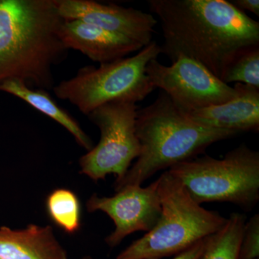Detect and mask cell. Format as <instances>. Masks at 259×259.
I'll return each mask as SVG.
<instances>
[{"instance_id": "cell-1", "label": "cell", "mask_w": 259, "mask_h": 259, "mask_svg": "<svg viewBox=\"0 0 259 259\" xmlns=\"http://www.w3.org/2000/svg\"><path fill=\"white\" fill-rule=\"evenodd\" d=\"M159 19L161 54L184 56L221 79L242 48L259 44V23L226 0H148Z\"/></svg>"}, {"instance_id": "cell-2", "label": "cell", "mask_w": 259, "mask_h": 259, "mask_svg": "<svg viewBox=\"0 0 259 259\" xmlns=\"http://www.w3.org/2000/svg\"><path fill=\"white\" fill-rule=\"evenodd\" d=\"M64 20L55 0H0V83L53 90V68L69 51L59 35Z\"/></svg>"}, {"instance_id": "cell-3", "label": "cell", "mask_w": 259, "mask_h": 259, "mask_svg": "<svg viewBox=\"0 0 259 259\" xmlns=\"http://www.w3.org/2000/svg\"><path fill=\"white\" fill-rule=\"evenodd\" d=\"M136 132L139 157L125 176L115 182V192L141 186L158 171L198 157L211 145L238 134L195 123L162 91L153 103L138 110Z\"/></svg>"}, {"instance_id": "cell-4", "label": "cell", "mask_w": 259, "mask_h": 259, "mask_svg": "<svg viewBox=\"0 0 259 259\" xmlns=\"http://www.w3.org/2000/svg\"><path fill=\"white\" fill-rule=\"evenodd\" d=\"M158 180L161 217L151 231L133 242L115 259L175 256L217 233L226 224V218L197 203L167 170Z\"/></svg>"}, {"instance_id": "cell-5", "label": "cell", "mask_w": 259, "mask_h": 259, "mask_svg": "<svg viewBox=\"0 0 259 259\" xmlns=\"http://www.w3.org/2000/svg\"><path fill=\"white\" fill-rule=\"evenodd\" d=\"M167 171L200 205L229 202L249 212L259 201V153L245 144L221 159L205 155L182 162Z\"/></svg>"}, {"instance_id": "cell-6", "label": "cell", "mask_w": 259, "mask_h": 259, "mask_svg": "<svg viewBox=\"0 0 259 259\" xmlns=\"http://www.w3.org/2000/svg\"><path fill=\"white\" fill-rule=\"evenodd\" d=\"M161 54L160 45L152 40L136 55L81 68L75 76L55 84L56 97L74 105L88 116L110 102L142 101L156 89L146 74V66Z\"/></svg>"}, {"instance_id": "cell-7", "label": "cell", "mask_w": 259, "mask_h": 259, "mask_svg": "<svg viewBox=\"0 0 259 259\" xmlns=\"http://www.w3.org/2000/svg\"><path fill=\"white\" fill-rule=\"evenodd\" d=\"M137 104L117 101L97 107L88 117L100 131L98 144L79 160L80 173L95 182L114 175L125 176L141 147L136 136Z\"/></svg>"}, {"instance_id": "cell-8", "label": "cell", "mask_w": 259, "mask_h": 259, "mask_svg": "<svg viewBox=\"0 0 259 259\" xmlns=\"http://www.w3.org/2000/svg\"><path fill=\"white\" fill-rule=\"evenodd\" d=\"M171 66L153 59L146 74L155 89H161L184 112L221 105L236 98L238 91L216 77L202 64L180 56Z\"/></svg>"}, {"instance_id": "cell-9", "label": "cell", "mask_w": 259, "mask_h": 259, "mask_svg": "<svg viewBox=\"0 0 259 259\" xmlns=\"http://www.w3.org/2000/svg\"><path fill=\"white\" fill-rule=\"evenodd\" d=\"M158 179L148 187L131 185L116 192L112 197L93 194L87 202L88 212H102L115 224V230L105 238L115 248L135 232L151 231L161 217V205Z\"/></svg>"}, {"instance_id": "cell-10", "label": "cell", "mask_w": 259, "mask_h": 259, "mask_svg": "<svg viewBox=\"0 0 259 259\" xmlns=\"http://www.w3.org/2000/svg\"><path fill=\"white\" fill-rule=\"evenodd\" d=\"M64 20H78L122 35L145 47L152 41L157 20L133 8L93 0H55Z\"/></svg>"}, {"instance_id": "cell-11", "label": "cell", "mask_w": 259, "mask_h": 259, "mask_svg": "<svg viewBox=\"0 0 259 259\" xmlns=\"http://www.w3.org/2000/svg\"><path fill=\"white\" fill-rule=\"evenodd\" d=\"M59 35L68 50L79 51L100 64L125 58L144 48L127 37L81 20H64Z\"/></svg>"}, {"instance_id": "cell-12", "label": "cell", "mask_w": 259, "mask_h": 259, "mask_svg": "<svg viewBox=\"0 0 259 259\" xmlns=\"http://www.w3.org/2000/svg\"><path fill=\"white\" fill-rule=\"evenodd\" d=\"M236 98L221 105L199 109L186 115L195 123L209 128L234 131L238 134L259 130V88L236 83Z\"/></svg>"}, {"instance_id": "cell-13", "label": "cell", "mask_w": 259, "mask_h": 259, "mask_svg": "<svg viewBox=\"0 0 259 259\" xmlns=\"http://www.w3.org/2000/svg\"><path fill=\"white\" fill-rule=\"evenodd\" d=\"M0 259H68L50 226L0 228Z\"/></svg>"}, {"instance_id": "cell-14", "label": "cell", "mask_w": 259, "mask_h": 259, "mask_svg": "<svg viewBox=\"0 0 259 259\" xmlns=\"http://www.w3.org/2000/svg\"><path fill=\"white\" fill-rule=\"evenodd\" d=\"M0 91L18 97L37 111L56 121L74 137L76 142L83 149L88 151L93 148V141L81 128L79 122L59 106L47 90L30 88L20 80L8 79L0 83Z\"/></svg>"}, {"instance_id": "cell-15", "label": "cell", "mask_w": 259, "mask_h": 259, "mask_svg": "<svg viewBox=\"0 0 259 259\" xmlns=\"http://www.w3.org/2000/svg\"><path fill=\"white\" fill-rule=\"evenodd\" d=\"M246 216L233 212L225 226L206 239L203 253L199 259H240L243 228Z\"/></svg>"}, {"instance_id": "cell-16", "label": "cell", "mask_w": 259, "mask_h": 259, "mask_svg": "<svg viewBox=\"0 0 259 259\" xmlns=\"http://www.w3.org/2000/svg\"><path fill=\"white\" fill-rule=\"evenodd\" d=\"M48 214L56 226L69 234H74L81 226L79 198L68 189L53 191L47 199Z\"/></svg>"}, {"instance_id": "cell-17", "label": "cell", "mask_w": 259, "mask_h": 259, "mask_svg": "<svg viewBox=\"0 0 259 259\" xmlns=\"http://www.w3.org/2000/svg\"><path fill=\"white\" fill-rule=\"evenodd\" d=\"M221 81L241 83L259 88V44L242 48L226 66Z\"/></svg>"}, {"instance_id": "cell-18", "label": "cell", "mask_w": 259, "mask_h": 259, "mask_svg": "<svg viewBox=\"0 0 259 259\" xmlns=\"http://www.w3.org/2000/svg\"><path fill=\"white\" fill-rule=\"evenodd\" d=\"M240 259L259 258V214H255L246 221L243 228Z\"/></svg>"}, {"instance_id": "cell-19", "label": "cell", "mask_w": 259, "mask_h": 259, "mask_svg": "<svg viewBox=\"0 0 259 259\" xmlns=\"http://www.w3.org/2000/svg\"><path fill=\"white\" fill-rule=\"evenodd\" d=\"M202 240L196 243L193 246L191 247L185 251L182 252L180 254L175 255L171 259H199L203 253L204 247H205L206 239ZM83 259H93L90 257H85Z\"/></svg>"}, {"instance_id": "cell-20", "label": "cell", "mask_w": 259, "mask_h": 259, "mask_svg": "<svg viewBox=\"0 0 259 259\" xmlns=\"http://www.w3.org/2000/svg\"><path fill=\"white\" fill-rule=\"evenodd\" d=\"M231 3L242 12H250L259 16L258 0H234Z\"/></svg>"}, {"instance_id": "cell-21", "label": "cell", "mask_w": 259, "mask_h": 259, "mask_svg": "<svg viewBox=\"0 0 259 259\" xmlns=\"http://www.w3.org/2000/svg\"><path fill=\"white\" fill-rule=\"evenodd\" d=\"M255 259H259V258H255Z\"/></svg>"}]
</instances>
